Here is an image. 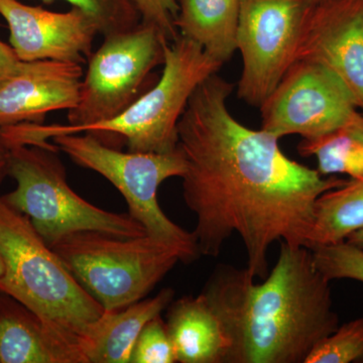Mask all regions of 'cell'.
<instances>
[{
	"mask_svg": "<svg viewBox=\"0 0 363 363\" xmlns=\"http://www.w3.org/2000/svg\"><path fill=\"white\" fill-rule=\"evenodd\" d=\"M4 274V260H2L1 255H0V277Z\"/></svg>",
	"mask_w": 363,
	"mask_h": 363,
	"instance_id": "29",
	"label": "cell"
},
{
	"mask_svg": "<svg viewBox=\"0 0 363 363\" xmlns=\"http://www.w3.org/2000/svg\"><path fill=\"white\" fill-rule=\"evenodd\" d=\"M175 350L161 315L150 320L136 339L130 363H175Z\"/></svg>",
	"mask_w": 363,
	"mask_h": 363,
	"instance_id": "23",
	"label": "cell"
},
{
	"mask_svg": "<svg viewBox=\"0 0 363 363\" xmlns=\"http://www.w3.org/2000/svg\"><path fill=\"white\" fill-rule=\"evenodd\" d=\"M240 0H179V35L201 45L222 65L238 50Z\"/></svg>",
	"mask_w": 363,
	"mask_h": 363,
	"instance_id": "17",
	"label": "cell"
},
{
	"mask_svg": "<svg viewBox=\"0 0 363 363\" xmlns=\"http://www.w3.org/2000/svg\"><path fill=\"white\" fill-rule=\"evenodd\" d=\"M161 78L118 116L92 124L89 133L108 147L125 145L128 152H175L178 123L189 99L203 81L221 68L201 45L179 35L164 48ZM76 135V133H75Z\"/></svg>",
	"mask_w": 363,
	"mask_h": 363,
	"instance_id": "7",
	"label": "cell"
},
{
	"mask_svg": "<svg viewBox=\"0 0 363 363\" xmlns=\"http://www.w3.org/2000/svg\"><path fill=\"white\" fill-rule=\"evenodd\" d=\"M255 279L247 267L220 264L202 292L230 341L228 363H305L339 326L330 281L310 248L286 242L264 281Z\"/></svg>",
	"mask_w": 363,
	"mask_h": 363,
	"instance_id": "2",
	"label": "cell"
},
{
	"mask_svg": "<svg viewBox=\"0 0 363 363\" xmlns=\"http://www.w3.org/2000/svg\"><path fill=\"white\" fill-rule=\"evenodd\" d=\"M142 23L155 26L169 42L179 37L175 26L179 11V0H133Z\"/></svg>",
	"mask_w": 363,
	"mask_h": 363,
	"instance_id": "24",
	"label": "cell"
},
{
	"mask_svg": "<svg viewBox=\"0 0 363 363\" xmlns=\"http://www.w3.org/2000/svg\"><path fill=\"white\" fill-rule=\"evenodd\" d=\"M0 16L9 28V43L23 62L85 63L99 28L88 14L76 7L55 13L20 0H0Z\"/></svg>",
	"mask_w": 363,
	"mask_h": 363,
	"instance_id": "12",
	"label": "cell"
},
{
	"mask_svg": "<svg viewBox=\"0 0 363 363\" xmlns=\"http://www.w3.org/2000/svg\"><path fill=\"white\" fill-rule=\"evenodd\" d=\"M52 142L78 166L111 182L147 235L178 250L182 262H195L201 255L194 234L169 219L157 202L160 186L167 179L182 178L185 173V161L178 147L167 154L124 152L105 145L89 133L57 135Z\"/></svg>",
	"mask_w": 363,
	"mask_h": 363,
	"instance_id": "8",
	"label": "cell"
},
{
	"mask_svg": "<svg viewBox=\"0 0 363 363\" xmlns=\"http://www.w3.org/2000/svg\"><path fill=\"white\" fill-rule=\"evenodd\" d=\"M363 362V317L343 325L313 348L305 363Z\"/></svg>",
	"mask_w": 363,
	"mask_h": 363,
	"instance_id": "20",
	"label": "cell"
},
{
	"mask_svg": "<svg viewBox=\"0 0 363 363\" xmlns=\"http://www.w3.org/2000/svg\"><path fill=\"white\" fill-rule=\"evenodd\" d=\"M50 247L107 311L143 300L181 262L178 250L147 234L123 238L97 230L77 231Z\"/></svg>",
	"mask_w": 363,
	"mask_h": 363,
	"instance_id": "5",
	"label": "cell"
},
{
	"mask_svg": "<svg viewBox=\"0 0 363 363\" xmlns=\"http://www.w3.org/2000/svg\"><path fill=\"white\" fill-rule=\"evenodd\" d=\"M9 152H11V145L7 143L6 138L0 133V184L4 177L7 176Z\"/></svg>",
	"mask_w": 363,
	"mask_h": 363,
	"instance_id": "27",
	"label": "cell"
},
{
	"mask_svg": "<svg viewBox=\"0 0 363 363\" xmlns=\"http://www.w3.org/2000/svg\"><path fill=\"white\" fill-rule=\"evenodd\" d=\"M302 156L317 157L320 175L344 174L351 179L363 177V145L343 128L314 140L298 143Z\"/></svg>",
	"mask_w": 363,
	"mask_h": 363,
	"instance_id": "19",
	"label": "cell"
},
{
	"mask_svg": "<svg viewBox=\"0 0 363 363\" xmlns=\"http://www.w3.org/2000/svg\"><path fill=\"white\" fill-rule=\"evenodd\" d=\"M58 150L57 145L11 147L7 176L16 182V187L1 196L9 206L28 216L49 247L77 231L97 230L123 238L147 234L130 213L105 211L76 194L67 181Z\"/></svg>",
	"mask_w": 363,
	"mask_h": 363,
	"instance_id": "6",
	"label": "cell"
},
{
	"mask_svg": "<svg viewBox=\"0 0 363 363\" xmlns=\"http://www.w3.org/2000/svg\"><path fill=\"white\" fill-rule=\"evenodd\" d=\"M315 1L318 2V1H322V0H315Z\"/></svg>",
	"mask_w": 363,
	"mask_h": 363,
	"instance_id": "30",
	"label": "cell"
},
{
	"mask_svg": "<svg viewBox=\"0 0 363 363\" xmlns=\"http://www.w3.org/2000/svg\"><path fill=\"white\" fill-rule=\"evenodd\" d=\"M169 42L155 26L140 23L128 32L104 37V44L88 59L77 104L68 111V123H21L1 128L13 145L52 147L54 136L75 135L92 124L109 121L125 111L155 84L152 71L164 64Z\"/></svg>",
	"mask_w": 363,
	"mask_h": 363,
	"instance_id": "4",
	"label": "cell"
},
{
	"mask_svg": "<svg viewBox=\"0 0 363 363\" xmlns=\"http://www.w3.org/2000/svg\"><path fill=\"white\" fill-rule=\"evenodd\" d=\"M363 228V177L327 191L315 203L308 248L346 240Z\"/></svg>",
	"mask_w": 363,
	"mask_h": 363,
	"instance_id": "18",
	"label": "cell"
},
{
	"mask_svg": "<svg viewBox=\"0 0 363 363\" xmlns=\"http://www.w3.org/2000/svg\"><path fill=\"white\" fill-rule=\"evenodd\" d=\"M166 325L177 362L228 363L230 341L202 293L172 301Z\"/></svg>",
	"mask_w": 363,
	"mask_h": 363,
	"instance_id": "15",
	"label": "cell"
},
{
	"mask_svg": "<svg viewBox=\"0 0 363 363\" xmlns=\"http://www.w3.org/2000/svg\"><path fill=\"white\" fill-rule=\"evenodd\" d=\"M0 363H85L35 313L0 292Z\"/></svg>",
	"mask_w": 363,
	"mask_h": 363,
	"instance_id": "14",
	"label": "cell"
},
{
	"mask_svg": "<svg viewBox=\"0 0 363 363\" xmlns=\"http://www.w3.org/2000/svg\"><path fill=\"white\" fill-rule=\"evenodd\" d=\"M51 4L54 0H42ZM88 14L104 37L128 32L142 23L133 0H64Z\"/></svg>",
	"mask_w": 363,
	"mask_h": 363,
	"instance_id": "21",
	"label": "cell"
},
{
	"mask_svg": "<svg viewBox=\"0 0 363 363\" xmlns=\"http://www.w3.org/2000/svg\"><path fill=\"white\" fill-rule=\"evenodd\" d=\"M297 61L333 72L363 111V0L315 2L301 28L294 63Z\"/></svg>",
	"mask_w": 363,
	"mask_h": 363,
	"instance_id": "11",
	"label": "cell"
},
{
	"mask_svg": "<svg viewBox=\"0 0 363 363\" xmlns=\"http://www.w3.org/2000/svg\"><path fill=\"white\" fill-rule=\"evenodd\" d=\"M83 69L72 62H26L23 70L0 85V130L43 123L48 113L71 111L78 102Z\"/></svg>",
	"mask_w": 363,
	"mask_h": 363,
	"instance_id": "13",
	"label": "cell"
},
{
	"mask_svg": "<svg viewBox=\"0 0 363 363\" xmlns=\"http://www.w3.org/2000/svg\"><path fill=\"white\" fill-rule=\"evenodd\" d=\"M262 130L276 136L314 140L343 128L357 113L352 93L333 72L297 61L260 105Z\"/></svg>",
	"mask_w": 363,
	"mask_h": 363,
	"instance_id": "10",
	"label": "cell"
},
{
	"mask_svg": "<svg viewBox=\"0 0 363 363\" xmlns=\"http://www.w3.org/2000/svg\"><path fill=\"white\" fill-rule=\"evenodd\" d=\"M26 64L18 58L11 45L0 40V85L23 70Z\"/></svg>",
	"mask_w": 363,
	"mask_h": 363,
	"instance_id": "25",
	"label": "cell"
},
{
	"mask_svg": "<svg viewBox=\"0 0 363 363\" xmlns=\"http://www.w3.org/2000/svg\"><path fill=\"white\" fill-rule=\"evenodd\" d=\"M174 298L171 288L154 298L140 300L117 311L105 310L81 345L86 363H130L138 335L150 320L168 308Z\"/></svg>",
	"mask_w": 363,
	"mask_h": 363,
	"instance_id": "16",
	"label": "cell"
},
{
	"mask_svg": "<svg viewBox=\"0 0 363 363\" xmlns=\"http://www.w3.org/2000/svg\"><path fill=\"white\" fill-rule=\"evenodd\" d=\"M346 241L351 243V245H355V247L363 248V228L358 229V230L351 233L346 238Z\"/></svg>",
	"mask_w": 363,
	"mask_h": 363,
	"instance_id": "28",
	"label": "cell"
},
{
	"mask_svg": "<svg viewBox=\"0 0 363 363\" xmlns=\"http://www.w3.org/2000/svg\"><path fill=\"white\" fill-rule=\"evenodd\" d=\"M233 85L218 74L203 81L178 123L185 161L183 196L196 215L200 255L216 257L233 234L240 235L255 278L269 274L276 241L308 247L315 203L346 183L289 159L279 138L250 130L228 111Z\"/></svg>",
	"mask_w": 363,
	"mask_h": 363,
	"instance_id": "1",
	"label": "cell"
},
{
	"mask_svg": "<svg viewBox=\"0 0 363 363\" xmlns=\"http://www.w3.org/2000/svg\"><path fill=\"white\" fill-rule=\"evenodd\" d=\"M0 255L4 264L0 292L32 310L82 353L81 345L104 316V308L72 276L28 216L9 206L1 196Z\"/></svg>",
	"mask_w": 363,
	"mask_h": 363,
	"instance_id": "3",
	"label": "cell"
},
{
	"mask_svg": "<svg viewBox=\"0 0 363 363\" xmlns=\"http://www.w3.org/2000/svg\"><path fill=\"white\" fill-rule=\"evenodd\" d=\"M343 130L363 145V114L357 112L350 123L344 126Z\"/></svg>",
	"mask_w": 363,
	"mask_h": 363,
	"instance_id": "26",
	"label": "cell"
},
{
	"mask_svg": "<svg viewBox=\"0 0 363 363\" xmlns=\"http://www.w3.org/2000/svg\"><path fill=\"white\" fill-rule=\"evenodd\" d=\"M315 0H240L238 97L260 107L293 65L306 14Z\"/></svg>",
	"mask_w": 363,
	"mask_h": 363,
	"instance_id": "9",
	"label": "cell"
},
{
	"mask_svg": "<svg viewBox=\"0 0 363 363\" xmlns=\"http://www.w3.org/2000/svg\"><path fill=\"white\" fill-rule=\"evenodd\" d=\"M318 271L328 279H354L363 283V248L346 240L310 248Z\"/></svg>",
	"mask_w": 363,
	"mask_h": 363,
	"instance_id": "22",
	"label": "cell"
}]
</instances>
